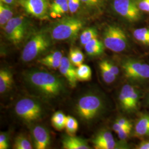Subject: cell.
<instances>
[{
  "label": "cell",
  "instance_id": "cell-37",
  "mask_svg": "<svg viewBox=\"0 0 149 149\" xmlns=\"http://www.w3.org/2000/svg\"><path fill=\"white\" fill-rule=\"evenodd\" d=\"M136 2L140 11L149 13V0H136Z\"/></svg>",
  "mask_w": 149,
  "mask_h": 149
},
{
  "label": "cell",
  "instance_id": "cell-5",
  "mask_svg": "<svg viewBox=\"0 0 149 149\" xmlns=\"http://www.w3.org/2000/svg\"><path fill=\"white\" fill-rule=\"evenodd\" d=\"M103 43L109 50L120 53L128 47V40L121 28L115 25H109L103 32Z\"/></svg>",
  "mask_w": 149,
  "mask_h": 149
},
{
  "label": "cell",
  "instance_id": "cell-23",
  "mask_svg": "<svg viewBox=\"0 0 149 149\" xmlns=\"http://www.w3.org/2000/svg\"><path fill=\"white\" fill-rule=\"evenodd\" d=\"M69 59L75 66H79L84 61V55L79 48L71 49L69 54Z\"/></svg>",
  "mask_w": 149,
  "mask_h": 149
},
{
  "label": "cell",
  "instance_id": "cell-16",
  "mask_svg": "<svg viewBox=\"0 0 149 149\" xmlns=\"http://www.w3.org/2000/svg\"><path fill=\"white\" fill-rule=\"evenodd\" d=\"M13 83V76L11 72L7 69L0 71V93L6 92L11 88Z\"/></svg>",
  "mask_w": 149,
  "mask_h": 149
},
{
  "label": "cell",
  "instance_id": "cell-6",
  "mask_svg": "<svg viewBox=\"0 0 149 149\" xmlns=\"http://www.w3.org/2000/svg\"><path fill=\"white\" fill-rule=\"evenodd\" d=\"M16 114L27 122H33L40 119L42 114V109L40 104L30 98H23L15 106Z\"/></svg>",
  "mask_w": 149,
  "mask_h": 149
},
{
  "label": "cell",
  "instance_id": "cell-25",
  "mask_svg": "<svg viewBox=\"0 0 149 149\" xmlns=\"http://www.w3.org/2000/svg\"><path fill=\"white\" fill-rule=\"evenodd\" d=\"M114 140V137L112 133L108 130H103L97 134L93 140L94 147L100 144L106 143L111 140Z\"/></svg>",
  "mask_w": 149,
  "mask_h": 149
},
{
  "label": "cell",
  "instance_id": "cell-2",
  "mask_svg": "<svg viewBox=\"0 0 149 149\" xmlns=\"http://www.w3.org/2000/svg\"><path fill=\"white\" fill-rule=\"evenodd\" d=\"M84 23L75 17L64 18L54 24L50 30V37L55 40H66L76 37Z\"/></svg>",
  "mask_w": 149,
  "mask_h": 149
},
{
  "label": "cell",
  "instance_id": "cell-12",
  "mask_svg": "<svg viewBox=\"0 0 149 149\" xmlns=\"http://www.w3.org/2000/svg\"><path fill=\"white\" fill-rule=\"evenodd\" d=\"M59 69L60 73L68 80L70 85L72 87H74L77 81L76 69L74 68V65L70 61L69 58L65 56L62 58Z\"/></svg>",
  "mask_w": 149,
  "mask_h": 149
},
{
  "label": "cell",
  "instance_id": "cell-24",
  "mask_svg": "<svg viewBox=\"0 0 149 149\" xmlns=\"http://www.w3.org/2000/svg\"><path fill=\"white\" fill-rule=\"evenodd\" d=\"M98 33L96 28H88L85 29L81 34L80 37V43L82 45H85L91 40L97 38Z\"/></svg>",
  "mask_w": 149,
  "mask_h": 149
},
{
  "label": "cell",
  "instance_id": "cell-21",
  "mask_svg": "<svg viewBox=\"0 0 149 149\" xmlns=\"http://www.w3.org/2000/svg\"><path fill=\"white\" fill-rule=\"evenodd\" d=\"M66 117L61 111H58L54 114L51 119V122L54 128L58 130H62L65 128Z\"/></svg>",
  "mask_w": 149,
  "mask_h": 149
},
{
  "label": "cell",
  "instance_id": "cell-20",
  "mask_svg": "<svg viewBox=\"0 0 149 149\" xmlns=\"http://www.w3.org/2000/svg\"><path fill=\"white\" fill-rule=\"evenodd\" d=\"M76 74L78 81H88L91 79L92 71L89 66L82 64L76 69Z\"/></svg>",
  "mask_w": 149,
  "mask_h": 149
},
{
  "label": "cell",
  "instance_id": "cell-36",
  "mask_svg": "<svg viewBox=\"0 0 149 149\" xmlns=\"http://www.w3.org/2000/svg\"><path fill=\"white\" fill-rule=\"evenodd\" d=\"M81 1L88 7L96 8L101 5L103 0H81Z\"/></svg>",
  "mask_w": 149,
  "mask_h": 149
},
{
  "label": "cell",
  "instance_id": "cell-18",
  "mask_svg": "<svg viewBox=\"0 0 149 149\" xmlns=\"http://www.w3.org/2000/svg\"><path fill=\"white\" fill-rule=\"evenodd\" d=\"M131 84L123 86L119 94V102L120 106L124 111L129 113V92Z\"/></svg>",
  "mask_w": 149,
  "mask_h": 149
},
{
  "label": "cell",
  "instance_id": "cell-34",
  "mask_svg": "<svg viewBox=\"0 0 149 149\" xmlns=\"http://www.w3.org/2000/svg\"><path fill=\"white\" fill-rule=\"evenodd\" d=\"M9 142L7 134L5 133H1L0 134V149L8 148Z\"/></svg>",
  "mask_w": 149,
  "mask_h": 149
},
{
  "label": "cell",
  "instance_id": "cell-29",
  "mask_svg": "<svg viewBox=\"0 0 149 149\" xmlns=\"http://www.w3.org/2000/svg\"><path fill=\"white\" fill-rule=\"evenodd\" d=\"M69 11L68 3H64L63 5L57 6L54 8H50V15L53 18H56L63 16Z\"/></svg>",
  "mask_w": 149,
  "mask_h": 149
},
{
  "label": "cell",
  "instance_id": "cell-1",
  "mask_svg": "<svg viewBox=\"0 0 149 149\" xmlns=\"http://www.w3.org/2000/svg\"><path fill=\"white\" fill-rule=\"evenodd\" d=\"M26 80L33 89L47 98L59 96L65 90L62 80L46 71H29L26 75Z\"/></svg>",
  "mask_w": 149,
  "mask_h": 149
},
{
  "label": "cell",
  "instance_id": "cell-3",
  "mask_svg": "<svg viewBox=\"0 0 149 149\" xmlns=\"http://www.w3.org/2000/svg\"><path fill=\"white\" fill-rule=\"evenodd\" d=\"M103 108V101L95 94H88L81 97L76 104V111L81 119L91 120L97 117Z\"/></svg>",
  "mask_w": 149,
  "mask_h": 149
},
{
  "label": "cell",
  "instance_id": "cell-42",
  "mask_svg": "<svg viewBox=\"0 0 149 149\" xmlns=\"http://www.w3.org/2000/svg\"></svg>",
  "mask_w": 149,
  "mask_h": 149
},
{
  "label": "cell",
  "instance_id": "cell-8",
  "mask_svg": "<svg viewBox=\"0 0 149 149\" xmlns=\"http://www.w3.org/2000/svg\"><path fill=\"white\" fill-rule=\"evenodd\" d=\"M113 5L116 13L128 21L133 23L141 18L136 0H114Z\"/></svg>",
  "mask_w": 149,
  "mask_h": 149
},
{
  "label": "cell",
  "instance_id": "cell-35",
  "mask_svg": "<svg viewBox=\"0 0 149 149\" xmlns=\"http://www.w3.org/2000/svg\"><path fill=\"white\" fill-rule=\"evenodd\" d=\"M132 129V127L123 128L122 129H121L117 133L119 138L121 140H126L129 137V135L130 134Z\"/></svg>",
  "mask_w": 149,
  "mask_h": 149
},
{
  "label": "cell",
  "instance_id": "cell-15",
  "mask_svg": "<svg viewBox=\"0 0 149 149\" xmlns=\"http://www.w3.org/2000/svg\"><path fill=\"white\" fill-rule=\"evenodd\" d=\"M104 44L97 38L91 40L85 45L87 54L91 56H95L101 55L104 50Z\"/></svg>",
  "mask_w": 149,
  "mask_h": 149
},
{
  "label": "cell",
  "instance_id": "cell-28",
  "mask_svg": "<svg viewBox=\"0 0 149 149\" xmlns=\"http://www.w3.org/2000/svg\"><path fill=\"white\" fill-rule=\"evenodd\" d=\"M99 66L101 70L102 77L103 81L108 84L113 83L116 80V76L113 74L109 70L107 69L102 61L100 63Z\"/></svg>",
  "mask_w": 149,
  "mask_h": 149
},
{
  "label": "cell",
  "instance_id": "cell-13",
  "mask_svg": "<svg viewBox=\"0 0 149 149\" xmlns=\"http://www.w3.org/2000/svg\"><path fill=\"white\" fill-rule=\"evenodd\" d=\"M63 148L65 149H90V146L87 141L74 136V135H68L64 136L62 140Z\"/></svg>",
  "mask_w": 149,
  "mask_h": 149
},
{
  "label": "cell",
  "instance_id": "cell-33",
  "mask_svg": "<svg viewBox=\"0 0 149 149\" xmlns=\"http://www.w3.org/2000/svg\"><path fill=\"white\" fill-rule=\"evenodd\" d=\"M81 0H68L69 11L71 13H74L78 10L80 5Z\"/></svg>",
  "mask_w": 149,
  "mask_h": 149
},
{
  "label": "cell",
  "instance_id": "cell-31",
  "mask_svg": "<svg viewBox=\"0 0 149 149\" xmlns=\"http://www.w3.org/2000/svg\"><path fill=\"white\" fill-rule=\"evenodd\" d=\"M63 54L61 52L57 51L54 52L50 54L42 59L39 60V63L43 61H58L61 60L63 58Z\"/></svg>",
  "mask_w": 149,
  "mask_h": 149
},
{
  "label": "cell",
  "instance_id": "cell-7",
  "mask_svg": "<svg viewBox=\"0 0 149 149\" xmlns=\"http://www.w3.org/2000/svg\"><path fill=\"white\" fill-rule=\"evenodd\" d=\"M126 77L135 82L149 80V65L135 59H127L122 65Z\"/></svg>",
  "mask_w": 149,
  "mask_h": 149
},
{
  "label": "cell",
  "instance_id": "cell-40",
  "mask_svg": "<svg viewBox=\"0 0 149 149\" xmlns=\"http://www.w3.org/2000/svg\"><path fill=\"white\" fill-rule=\"evenodd\" d=\"M136 149H149V140H144L140 142L137 145Z\"/></svg>",
  "mask_w": 149,
  "mask_h": 149
},
{
  "label": "cell",
  "instance_id": "cell-30",
  "mask_svg": "<svg viewBox=\"0 0 149 149\" xmlns=\"http://www.w3.org/2000/svg\"><path fill=\"white\" fill-rule=\"evenodd\" d=\"M95 148L96 149H121L122 147L114 139L106 143L100 144L95 146Z\"/></svg>",
  "mask_w": 149,
  "mask_h": 149
},
{
  "label": "cell",
  "instance_id": "cell-9",
  "mask_svg": "<svg viewBox=\"0 0 149 149\" xmlns=\"http://www.w3.org/2000/svg\"><path fill=\"white\" fill-rule=\"evenodd\" d=\"M27 23L22 16L11 18L4 27L7 38L15 45L20 43L27 31Z\"/></svg>",
  "mask_w": 149,
  "mask_h": 149
},
{
  "label": "cell",
  "instance_id": "cell-38",
  "mask_svg": "<svg viewBox=\"0 0 149 149\" xmlns=\"http://www.w3.org/2000/svg\"><path fill=\"white\" fill-rule=\"evenodd\" d=\"M40 63L49 68L55 69L59 68L61 64V60L54 61H43Z\"/></svg>",
  "mask_w": 149,
  "mask_h": 149
},
{
  "label": "cell",
  "instance_id": "cell-19",
  "mask_svg": "<svg viewBox=\"0 0 149 149\" xmlns=\"http://www.w3.org/2000/svg\"><path fill=\"white\" fill-rule=\"evenodd\" d=\"M13 18V12L10 6L0 2V25L4 27L7 22Z\"/></svg>",
  "mask_w": 149,
  "mask_h": 149
},
{
  "label": "cell",
  "instance_id": "cell-22",
  "mask_svg": "<svg viewBox=\"0 0 149 149\" xmlns=\"http://www.w3.org/2000/svg\"><path fill=\"white\" fill-rule=\"evenodd\" d=\"M133 37L140 43L149 46V28H141L134 30Z\"/></svg>",
  "mask_w": 149,
  "mask_h": 149
},
{
  "label": "cell",
  "instance_id": "cell-41",
  "mask_svg": "<svg viewBox=\"0 0 149 149\" xmlns=\"http://www.w3.org/2000/svg\"><path fill=\"white\" fill-rule=\"evenodd\" d=\"M15 1L16 0H0L1 2L7 4V5H13L15 3Z\"/></svg>",
  "mask_w": 149,
  "mask_h": 149
},
{
  "label": "cell",
  "instance_id": "cell-39",
  "mask_svg": "<svg viewBox=\"0 0 149 149\" xmlns=\"http://www.w3.org/2000/svg\"><path fill=\"white\" fill-rule=\"evenodd\" d=\"M116 122L124 127H132L131 122L126 118H120L117 119Z\"/></svg>",
  "mask_w": 149,
  "mask_h": 149
},
{
  "label": "cell",
  "instance_id": "cell-10",
  "mask_svg": "<svg viewBox=\"0 0 149 149\" xmlns=\"http://www.w3.org/2000/svg\"><path fill=\"white\" fill-rule=\"evenodd\" d=\"M19 3L28 14L38 18H44L48 14L47 0H19Z\"/></svg>",
  "mask_w": 149,
  "mask_h": 149
},
{
  "label": "cell",
  "instance_id": "cell-26",
  "mask_svg": "<svg viewBox=\"0 0 149 149\" xmlns=\"http://www.w3.org/2000/svg\"><path fill=\"white\" fill-rule=\"evenodd\" d=\"M65 129L69 135H74L79 129V123L77 120L70 116L66 117Z\"/></svg>",
  "mask_w": 149,
  "mask_h": 149
},
{
  "label": "cell",
  "instance_id": "cell-11",
  "mask_svg": "<svg viewBox=\"0 0 149 149\" xmlns=\"http://www.w3.org/2000/svg\"><path fill=\"white\" fill-rule=\"evenodd\" d=\"M32 136L35 149L48 148L50 143V136L48 130L43 126H36L32 130Z\"/></svg>",
  "mask_w": 149,
  "mask_h": 149
},
{
  "label": "cell",
  "instance_id": "cell-32",
  "mask_svg": "<svg viewBox=\"0 0 149 149\" xmlns=\"http://www.w3.org/2000/svg\"><path fill=\"white\" fill-rule=\"evenodd\" d=\"M102 63L104 64V65L106 66L107 69L109 70L111 72H112L113 74H115L116 76H117L119 74V70L117 66L114 65L110 61L108 60H103L102 61Z\"/></svg>",
  "mask_w": 149,
  "mask_h": 149
},
{
  "label": "cell",
  "instance_id": "cell-14",
  "mask_svg": "<svg viewBox=\"0 0 149 149\" xmlns=\"http://www.w3.org/2000/svg\"><path fill=\"white\" fill-rule=\"evenodd\" d=\"M137 138L149 137V114H144L137 120L134 132Z\"/></svg>",
  "mask_w": 149,
  "mask_h": 149
},
{
  "label": "cell",
  "instance_id": "cell-27",
  "mask_svg": "<svg viewBox=\"0 0 149 149\" xmlns=\"http://www.w3.org/2000/svg\"><path fill=\"white\" fill-rule=\"evenodd\" d=\"M16 149H32V144L28 139L23 135H19L16 137L13 145Z\"/></svg>",
  "mask_w": 149,
  "mask_h": 149
},
{
  "label": "cell",
  "instance_id": "cell-17",
  "mask_svg": "<svg viewBox=\"0 0 149 149\" xmlns=\"http://www.w3.org/2000/svg\"><path fill=\"white\" fill-rule=\"evenodd\" d=\"M140 95L138 88L131 85L129 92V113L135 112L138 109Z\"/></svg>",
  "mask_w": 149,
  "mask_h": 149
},
{
  "label": "cell",
  "instance_id": "cell-4",
  "mask_svg": "<svg viewBox=\"0 0 149 149\" xmlns=\"http://www.w3.org/2000/svg\"><path fill=\"white\" fill-rule=\"evenodd\" d=\"M50 45V39L44 33L33 35L26 44L22 53V60L29 62L45 52Z\"/></svg>",
  "mask_w": 149,
  "mask_h": 149
}]
</instances>
